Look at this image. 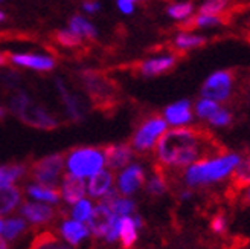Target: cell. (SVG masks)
Returning a JSON list of instances; mask_svg holds the SVG:
<instances>
[{
	"mask_svg": "<svg viewBox=\"0 0 250 249\" xmlns=\"http://www.w3.org/2000/svg\"><path fill=\"white\" fill-rule=\"evenodd\" d=\"M159 165L167 168L189 167L205 159L206 141L202 133L189 127L168 129L154 147Z\"/></svg>",
	"mask_w": 250,
	"mask_h": 249,
	"instance_id": "cell-1",
	"label": "cell"
},
{
	"mask_svg": "<svg viewBox=\"0 0 250 249\" xmlns=\"http://www.w3.org/2000/svg\"><path fill=\"white\" fill-rule=\"evenodd\" d=\"M240 162L241 158L236 153H226L217 158H205L202 160H197L189 167H186L183 174L185 183L189 188H195V186L220 182L230 176Z\"/></svg>",
	"mask_w": 250,
	"mask_h": 249,
	"instance_id": "cell-2",
	"label": "cell"
},
{
	"mask_svg": "<svg viewBox=\"0 0 250 249\" xmlns=\"http://www.w3.org/2000/svg\"><path fill=\"white\" fill-rule=\"evenodd\" d=\"M105 168L104 148L99 147H77L64 156V170L66 174L89 179L98 171Z\"/></svg>",
	"mask_w": 250,
	"mask_h": 249,
	"instance_id": "cell-3",
	"label": "cell"
},
{
	"mask_svg": "<svg viewBox=\"0 0 250 249\" xmlns=\"http://www.w3.org/2000/svg\"><path fill=\"white\" fill-rule=\"evenodd\" d=\"M9 110L24 124L42 130H54L58 127V119L42 106H37L24 93H17L11 99Z\"/></svg>",
	"mask_w": 250,
	"mask_h": 249,
	"instance_id": "cell-4",
	"label": "cell"
},
{
	"mask_svg": "<svg viewBox=\"0 0 250 249\" xmlns=\"http://www.w3.org/2000/svg\"><path fill=\"white\" fill-rule=\"evenodd\" d=\"M64 156L60 153H52L35 160L29 168V174L34 182L42 183L46 186H54L58 188V185L64 176Z\"/></svg>",
	"mask_w": 250,
	"mask_h": 249,
	"instance_id": "cell-5",
	"label": "cell"
},
{
	"mask_svg": "<svg viewBox=\"0 0 250 249\" xmlns=\"http://www.w3.org/2000/svg\"><path fill=\"white\" fill-rule=\"evenodd\" d=\"M167 130H168V124L162 116L146 118L133 133L130 145L137 153L151 152Z\"/></svg>",
	"mask_w": 250,
	"mask_h": 249,
	"instance_id": "cell-6",
	"label": "cell"
},
{
	"mask_svg": "<svg viewBox=\"0 0 250 249\" xmlns=\"http://www.w3.org/2000/svg\"><path fill=\"white\" fill-rule=\"evenodd\" d=\"M145 181L146 173L144 165L139 162H131L118 171L115 176V190L119 196L131 197L145 185Z\"/></svg>",
	"mask_w": 250,
	"mask_h": 249,
	"instance_id": "cell-7",
	"label": "cell"
},
{
	"mask_svg": "<svg viewBox=\"0 0 250 249\" xmlns=\"http://www.w3.org/2000/svg\"><path fill=\"white\" fill-rule=\"evenodd\" d=\"M233 91V75L229 70H215L205 80L202 96L214 99L217 103L228 101Z\"/></svg>",
	"mask_w": 250,
	"mask_h": 249,
	"instance_id": "cell-8",
	"label": "cell"
},
{
	"mask_svg": "<svg viewBox=\"0 0 250 249\" xmlns=\"http://www.w3.org/2000/svg\"><path fill=\"white\" fill-rule=\"evenodd\" d=\"M20 216L28 222V225L42 226L51 223L55 217V208L47 204L40 202H21L19 208Z\"/></svg>",
	"mask_w": 250,
	"mask_h": 249,
	"instance_id": "cell-9",
	"label": "cell"
},
{
	"mask_svg": "<svg viewBox=\"0 0 250 249\" xmlns=\"http://www.w3.org/2000/svg\"><path fill=\"white\" fill-rule=\"evenodd\" d=\"M162 118L165 119L168 127L169 126L172 129L188 127L194 119V110H192L191 101H188V99H180V101H176V103L167 106Z\"/></svg>",
	"mask_w": 250,
	"mask_h": 249,
	"instance_id": "cell-10",
	"label": "cell"
},
{
	"mask_svg": "<svg viewBox=\"0 0 250 249\" xmlns=\"http://www.w3.org/2000/svg\"><path fill=\"white\" fill-rule=\"evenodd\" d=\"M58 234L62 240L70 248H77L83 245L87 239L90 237V231L85 223L77 222L73 219H62L58 225Z\"/></svg>",
	"mask_w": 250,
	"mask_h": 249,
	"instance_id": "cell-11",
	"label": "cell"
},
{
	"mask_svg": "<svg viewBox=\"0 0 250 249\" xmlns=\"http://www.w3.org/2000/svg\"><path fill=\"white\" fill-rule=\"evenodd\" d=\"M116 217L118 216H115V213L110 209V206L107 204L99 202L98 205H95L93 213H92L90 219L87 220L85 225L90 231V235H93L95 239H103Z\"/></svg>",
	"mask_w": 250,
	"mask_h": 249,
	"instance_id": "cell-12",
	"label": "cell"
},
{
	"mask_svg": "<svg viewBox=\"0 0 250 249\" xmlns=\"http://www.w3.org/2000/svg\"><path fill=\"white\" fill-rule=\"evenodd\" d=\"M105 156V167L111 171H119L124 167H127L133 162L134 159V150L130 144H111L104 148Z\"/></svg>",
	"mask_w": 250,
	"mask_h": 249,
	"instance_id": "cell-13",
	"label": "cell"
},
{
	"mask_svg": "<svg viewBox=\"0 0 250 249\" xmlns=\"http://www.w3.org/2000/svg\"><path fill=\"white\" fill-rule=\"evenodd\" d=\"M9 60L14 66L37 72H51L57 65L55 58L46 54H12Z\"/></svg>",
	"mask_w": 250,
	"mask_h": 249,
	"instance_id": "cell-14",
	"label": "cell"
},
{
	"mask_svg": "<svg viewBox=\"0 0 250 249\" xmlns=\"http://www.w3.org/2000/svg\"><path fill=\"white\" fill-rule=\"evenodd\" d=\"M58 193L60 199L66 205H73L78 201L85 197L87 194V182L84 179L70 176V174H64L58 185Z\"/></svg>",
	"mask_w": 250,
	"mask_h": 249,
	"instance_id": "cell-15",
	"label": "cell"
},
{
	"mask_svg": "<svg viewBox=\"0 0 250 249\" xmlns=\"http://www.w3.org/2000/svg\"><path fill=\"white\" fill-rule=\"evenodd\" d=\"M113 190H115V173L108 168L98 171L87 181V194H89L92 201L93 199L103 201Z\"/></svg>",
	"mask_w": 250,
	"mask_h": 249,
	"instance_id": "cell-16",
	"label": "cell"
},
{
	"mask_svg": "<svg viewBox=\"0 0 250 249\" xmlns=\"http://www.w3.org/2000/svg\"><path fill=\"white\" fill-rule=\"evenodd\" d=\"M176 55L172 54H164V55H156L151 58L144 60L141 66H139V72L144 77H157L165 73L168 70H171L174 66H176Z\"/></svg>",
	"mask_w": 250,
	"mask_h": 249,
	"instance_id": "cell-17",
	"label": "cell"
},
{
	"mask_svg": "<svg viewBox=\"0 0 250 249\" xmlns=\"http://www.w3.org/2000/svg\"><path fill=\"white\" fill-rule=\"evenodd\" d=\"M24 193L29 197L32 202H40V204H47V205H58L61 202L58 188L54 186H46L37 182H29L24 185Z\"/></svg>",
	"mask_w": 250,
	"mask_h": 249,
	"instance_id": "cell-18",
	"label": "cell"
},
{
	"mask_svg": "<svg viewBox=\"0 0 250 249\" xmlns=\"http://www.w3.org/2000/svg\"><path fill=\"white\" fill-rule=\"evenodd\" d=\"M23 202V193L17 185L0 186V217H8L20 208Z\"/></svg>",
	"mask_w": 250,
	"mask_h": 249,
	"instance_id": "cell-19",
	"label": "cell"
},
{
	"mask_svg": "<svg viewBox=\"0 0 250 249\" xmlns=\"http://www.w3.org/2000/svg\"><path fill=\"white\" fill-rule=\"evenodd\" d=\"M110 206V209L113 211L115 216L118 217H127V216H133L136 213V202L133 201L131 197H125V196H119L116 193V190L110 191L103 201Z\"/></svg>",
	"mask_w": 250,
	"mask_h": 249,
	"instance_id": "cell-20",
	"label": "cell"
},
{
	"mask_svg": "<svg viewBox=\"0 0 250 249\" xmlns=\"http://www.w3.org/2000/svg\"><path fill=\"white\" fill-rule=\"evenodd\" d=\"M57 89H58V92H60V96H61V99H62V103H64L66 115H67L72 121L80 122V121L84 118V107H83L81 99H80L77 95L70 93V92L66 89V86L62 84L60 80L57 81Z\"/></svg>",
	"mask_w": 250,
	"mask_h": 249,
	"instance_id": "cell-21",
	"label": "cell"
},
{
	"mask_svg": "<svg viewBox=\"0 0 250 249\" xmlns=\"http://www.w3.org/2000/svg\"><path fill=\"white\" fill-rule=\"evenodd\" d=\"M139 228H137L134 217L127 216L121 217V231H119V243L124 249H131L137 239H139Z\"/></svg>",
	"mask_w": 250,
	"mask_h": 249,
	"instance_id": "cell-22",
	"label": "cell"
},
{
	"mask_svg": "<svg viewBox=\"0 0 250 249\" xmlns=\"http://www.w3.org/2000/svg\"><path fill=\"white\" fill-rule=\"evenodd\" d=\"M29 174V167L26 164H8L0 165V186L17 185L24 176Z\"/></svg>",
	"mask_w": 250,
	"mask_h": 249,
	"instance_id": "cell-23",
	"label": "cell"
},
{
	"mask_svg": "<svg viewBox=\"0 0 250 249\" xmlns=\"http://www.w3.org/2000/svg\"><path fill=\"white\" fill-rule=\"evenodd\" d=\"M28 229V222L21 216H8L3 219V229H2V237L9 243L17 240L24 231Z\"/></svg>",
	"mask_w": 250,
	"mask_h": 249,
	"instance_id": "cell-24",
	"label": "cell"
},
{
	"mask_svg": "<svg viewBox=\"0 0 250 249\" xmlns=\"http://www.w3.org/2000/svg\"><path fill=\"white\" fill-rule=\"evenodd\" d=\"M69 29L73 34H77L81 40L83 39H96V35H98L95 24L83 16H73L69 20Z\"/></svg>",
	"mask_w": 250,
	"mask_h": 249,
	"instance_id": "cell-25",
	"label": "cell"
},
{
	"mask_svg": "<svg viewBox=\"0 0 250 249\" xmlns=\"http://www.w3.org/2000/svg\"><path fill=\"white\" fill-rule=\"evenodd\" d=\"M206 43V37L194 34V32H179L174 39V46L179 51H192V49L202 47Z\"/></svg>",
	"mask_w": 250,
	"mask_h": 249,
	"instance_id": "cell-26",
	"label": "cell"
},
{
	"mask_svg": "<svg viewBox=\"0 0 250 249\" xmlns=\"http://www.w3.org/2000/svg\"><path fill=\"white\" fill-rule=\"evenodd\" d=\"M93 201L90 197H84L81 201H78L77 204L70 205V219L81 222V223H87V220L90 219L92 213H93Z\"/></svg>",
	"mask_w": 250,
	"mask_h": 249,
	"instance_id": "cell-27",
	"label": "cell"
},
{
	"mask_svg": "<svg viewBox=\"0 0 250 249\" xmlns=\"http://www.w3.org/2000/svg\"><path fill=\"white\" fill-rule=\"evenodd\" d=\"M194 5L191 2H177V3H171L167 8V14L177 22H188L194 17Z\"/></svg>",
	"mask_w": 250,
	"mask_h": 249,
	"instance_id": "cell-28",
	"label": "cell"
},
{
	"mask_svg": "<svg viewBox=\"0 0 250 249\" xmlns=\"http://www.w3.org/2000/svg\"><path fill=\"white\" fill-rule=\"evenodd\" d=\"M220 103L214 101V99H209V98H200L198 101L195 103V106L192 107L194 110V115L200 119H209L212 115L215 113V112L220 109Z\"/></svg>",
	"mask_w": 250,
	"mask_h": 249,
	"instance_id": "cell-29",
	"label": "cell"
},
{
	"mask_svg": "<svg viewBox=\"0 0 250 249\" xmlns=\"http://www.w3.org/2000/svg\"><path fill=\"white\" fill-rule=\"evenodd\" d=\"M145 190L149 196L153 197H160L167 193V182L165 178L162 174L156 173L151 178H148V181H145Z\"/></svg>",
	"mask_w": 250,
	"mask_h": 249,
	"instance_id": "cell-30",
	"label": "cell"
},
{
	"mask_svg": "<svg viewBox=\"0 0 250 249\" xmlns=\"http://www.w3.org/2000/svg\"><path fill=\"white\" fill-rule=\"evenodd\" d=\"M192 24L197 29H212V28L221 26L223 19H221V16L202 14V12H198L195 17H192Z\"/></svg>",
	"mask_w": 250,
	"mask_h": 249,
	"instance_id": "cell-31",
	"label": "cell"
},
{
	"mask_svg": "<svg viewBox=\"0 0 250 249\" xmlns=\"http://www.w3.org/2000/svg\"><path fill=\"white\" fill-rule=\"evenodd\" d=\"M230 5V0H205L200 5L198 12L202 14H212V16H221Z\"/></svg>",
	"mask_w": 250,
	"mask_h": 249,
	"instance_id": "cell-32",
	"label": "cell"
},
{
	"mask_svg": "<svg viewBox=\"0 0 250 249\" xmlns=\"http://www.w3.org/2000/svg\"><path fill=\"white\" fill-rule=\"evenodd\" d=\"M57 42L64 47H75L81 43V39L77 34H73L69 28H66L57 32Z\"/></svg>",
	"mask_w": 250,
	"mask_h": 249,
	"instance_id": "cell-33",
	"label": "cell"
},
{
	"mask_svg": "<svg viewBox=\"0 0 250 249\" xmlns=\"http://www.w3.org/2000/svg\"><path fill=\"white\" fill-rule=\"evenodd\" d=\"M208 122L210 124V126H214V127H226L232 122V115H230V112L228 109L220 107L215 113L208 119Z\"/></svg>",
	"mask_w": 250,
	"mask_h": 249,
	"instance_id": "cell-34",
	"label": "cell"
},
{
	"mask_svg": "<svg viewBox=\"0 0 250 249\" xmlns=\"http://www.w3.org/2000/svg\"><path fill=\"white\" fill-rule=\"evenodd\" d=\"M119 231H121V217H116L103 239L105 240V243H115L119 240Z\"/></svg>",
	"mask_w": 250,
	"mask_h": 249,
	"instance_id": "cell-35",
	"label": "cell"
},
{
	"mask_svg": "<svg viewBox=\"0 0 250 249\" xmlns=\"http://www.w3.org/2000/svg\"><path fill=\"white\" fill-rule=\"evenodd\" d=\"M233 171L241 182H250V160H241Z\"/></svg>",
	"mask_w": 250,
	"mask_h": 249,
	"instance_id": "cell-36",
	"label": "cell"
},
{
	"mask_svg": "<svg viewBox=\"0 0 250 249\" xmlns=\"http://www.w3.org/2000/svg\"><path fill=\"white\" fill-rule=\"evenodd\" d=\"M118 9L125 16H130L134 12V2L133 0H116Z\"/></svg>",
	"mask_w": 250,
	"mask_h": 249,
	"instance_id": "cell-37",
	"label": "cell"
},
{
	"mask_svg": "<svg viewBox=\"0 0 250 249\" xmlns=\"http://www.w3.org/2000/svg\"><path fill=\"white\" fill-rule=\"evenodd\" d=\"M99 9H101V3L96 2V0H85L83 3V11L87 14H95Z\"/></svg>",
	"mask_w": 250,
	"mask_h": 249,
	"instance_id": "cell-38",
	"label": "cell"
},
{
	"mask_svg": "<svg viewBox=\"0 0 250 249\" xmlns=\"http://www.w3.org/2000/svg\"><path fill=\"white\" fill-rule=\"evenodd\" d=\"M212 229H214L215 232H223L224 229H226V219H224L223 216H217L214 220H212Z\"/></svg>",
	"mask_w": 250,
	"mask_h": 249,
	"instance_id": "cell-39",
	"label": "cell"
},
{
	"mask_svg": "<svg viewBox=\"0 0 250 249\" xmlns=\"http://www.w3.org/2000/svg\"><path fill=\"white\" fill-rule=\"evenodd\" d=\"M192 197V193L189 191V190H185L182 194H180V199L182 201H188V199H191Z\"/></svg>",
	"mask_w": 250,
	"mask_h": 249,
	"instance_id": "cell-40",
	"label": "cell"
},
{
	"mask_svg": "<svg viewBox=\"0 0 250 249\" xmlns=\"http://www.w3.org/2000/svg\"><path fill=\"white\" fill-rule=\"evenodd\" d=\"M8 115V109L3 107V106H0V119H5Z\"/></svg>",
	"mask_w": 250,
	"mask_h": 249,
	"instance_id": "cell-41",
	"label": "cell"
},
{
	"mask_svg": "<svg viewBox=\"0 0 250 249\" xmlns=\"http://www.w3.org/2000/svg\"><path fill=\"white\" fill-rule=\"evenodd\" d=\"M0 249H9V245H8V242L0 235Z\"/></svg>",
	"mask_w": 250,
	"mask_h": 249,
	"instance_id": "cell-42",
	"label": "cell"
},
{
	"mask_svg": "<svg viewBox=\"0 0 250 249\" xmlns=\"http://www.w3.org/2000/svg\"><path fill=\"white\" fill-rule=\"evenodd\" d=\"M5 63H6V57L2 52H0V66H3Z\"/></svg>",
	"mask_w": 250,
	"mask_h": 249,
	"instance_id": "cell-43",
	"label": "cell"
},
{
	"mask_svg": "<svg viewBox=\"0 0 250 249\" xmlns=\"http://www.w3.org/2000/svg\"><path fill=\"white\" fill-rule=\"evenodd\" d=\"M246 201L250 204V185H249V188H247V193H246Z\"/></svg>",
	"mask_w": 250,
	"mask_h": 249,
	"instance_id": "cell-44",
	"label": "cell"
},
{
	"mask_svg": "<svg viewBox=\"0 0 250 249\" xmlns=\"http://www.w3.org/2000/svg\"><path fill=\"white\" fill-rule=\"evenodd\" d=\"M6 19V16H5V12L2 11V9H0V23H2L3 20Z\"/></svg>",
	"mask_w": 250,
	"mask_h": 249,
	"instance_id": "cell-45",
	"label": "cell"
},
{
	"mask_svg": "<svg viewBox=\"0 0 250 249\" xmlns=\"http://www.w3.org/2000/svg\"><path fill=\"white\" fill-rule=\"evenodd\" d=\"M2 229H3V219L0 217V235H2Z\"/></svg>",
	"mask_w": 250,
	"mask_h": 249,
	"instance_id": "cell-46",
	"label": "cell"
},
{
	"mask_svg": "<svg viewBox=\"0 0 250 249\" xmlns=\"http://www.w3.org/2000/svg\"><path fill=\"white\" fill-rule=\"evenodd\" d=\"M37 249H43V248H42V246H39V248H37Z\"/></svg>",
	"mask_w": 250,
	"mask_h": 249,
	"instance_id": "cell-47",
	"label": "cell"
},
{
	"mask_svg": "<svg viewBox=\"0 0 250 249\" xmlns=\"http://www.w3.org/2000/svg\"><path fill=\"white\" fill-rule=\"evenodd\" d=\"M133 2H139V0H133Z\"/></svg>",
	"mask_w": 250,
	"mask_h": 249,
	"instance_id": "cell-48",
	"label": "cell"
},
{
	"mask_svg": "<svg viewBox=\"0 0 250 249\" xmlns=\"http://www.w3.org/2000/svg\"><path fill=\"white\" fill-rule=\"evenodd\" d=\"M0 2H3V0H0Z\"/></svg>",
	"mask_w": 250,
	"mask_h": 249,
	"instance_id": "cell-49",
	"label": "cell"
}]
</instances>
